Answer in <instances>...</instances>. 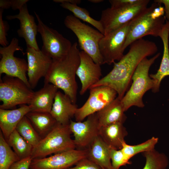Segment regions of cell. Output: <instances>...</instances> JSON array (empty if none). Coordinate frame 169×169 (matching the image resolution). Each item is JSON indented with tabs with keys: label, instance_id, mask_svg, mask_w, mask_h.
I'll list each match as a JSON object with an SVG mask.
<instances>
[{
	"label": "cell",
	"instance_id": "obj_30",
	"mask_svg": "<svg viewBox=\"0 0 169 169\" xmlns=\"http://www.w3.org/2000/svg\"><path fill=\"white\" fill-rule=\"evenodd\" d=\"M146 158V163L142 169H166L169 161L164 153L160 152L155 149L142 153Z\"/></svg>",
	"mask_w": 169,
	"mask_h": 169
},
{
	"label": "cell",
	"instance_id": "obj_12",
	"mask_svg": "<svg viewBox=\"0 0 169 169\" xmlns=\"http://www.w3.org/2000/svg\"><path fill=\"white\" fill-rule=\"evenodd\" d=\"M89 90L87 100L77 110L74 115L76 121H82L89 115L100 111L114 100L117 95L114 89L107 86H97Z\"/></svg>",
	"mask_w": 169,
	"mask_h": 169
},
{
	"label": "cell",
	"instance_id": "obj_18",
	"mask_svg": "<svg viewBox=\"0 0 169 169\" xmlns=\"http://www.w3.org/2000/svg\"><path fill=\"white\" fill-rule=\"evenodd\" d=\"M78 108L67 95L58 91L50 113L57 123L69 125L71 118L74 116Z\"/></svg>",
	"mask_w": 169,
	"mask_h": 169
},
{
	"label": "cell",
	"instance_id": "obj_14",
	"mask_svg": "<svg viewBox=\"0 0 169 169\" xmlns=\"http://www.w3.org/2000/svg\"><path fill=\"white\" fill-rule=\"evenodd\" d=\"M69 126L74 137L73 140L77 149L87 150L99 136L100 127L96 113L88 116L83 122L71 120Z\"/></svg>",
	"mask_w": 169,
	"mask_h": 169
},
{
	"label": "cell",
	"instance_id": "obj_15",
	"mask_svg": "<svg viewBox=\"0 0 169 169\" xmlns=\"http://www.w3.org/2000/svg\"><path fill=\"white\" fill-rule=\"evenodd\" d=\"M28 80L31 88H34L39 79L45 77L53 62L52 59L41 50L27 47Z\"/></svg>",
	"mask_w": 169,
	"mask_h": 169
},
{
	"label": "cell",
	"instance_id": "obj_20",
	"mask_svg": "<svg viewBox=\"0 0 169 169\" xmlns=\"http://www.w3.org/2000/svg\"><path fill=\"white\" fill-rule=\"evenodd\" d=\"M58 88L51 84H44L43 88L34 92L28 105L31 111L50 113Z\"/></svg>",
	"mask_w": 169,
	"mask_h": 169
},
{
	"label": "cell",
	"instance_id": "obj_23",
	"mask_svg": "<svg viewBox=\"0 0 169 169\" xmlns=\"http://www.w3.org/2000/svg\"><path fill=\"white\" fill-rule=\"evenodd\" d=\"M111 148L99 136L87 149V158L103 169H113L110 156Z\"/></svg>",
	"mask_w": 169,
	"mask_h": 169
},
{
	"label": "cell",
	"instance_id": "obj_2",
	"mask_svg": "<svg viewBox=\"0 0 169 169\" xmlns=\"http://www.w3.org/2000/svg\"><path fill=\"white\" fill-rule=\"evenodd\" d=\"M79 52L77 43L75 42L67 55L53 60L44 78V84H52L62 90L74 104L77 100L78 86L75 75L80 63Z\"/></svg>",
	"mask_w": 169,
	"mask_h": 169
},
{
	"label": "cell",
	"instance_id": "obj_3",
	"mask_svg": "<svg viewBox=\"0 0 169 169\" xmlns=\"http://www.w3.org/2000/svg\"><path fill=\"white\" fill-rule=\"evenodd\" d=\"M160 55L159 53L150 59L145 58L138 65L132 78V84L121 100L125 112L132 106L140 108L144 106L142 100L143 95L153 86V81L149 75V71Z\"/></svg>",
	"mask_w": 169,
	"mask_h": 169
},
{
	"label": "cell",
	"instance_id": "obj_4",
	"mask_svg": "<svg viewBox=\"0 0 169 169\" xmlns=\"http://www.w3.org/2000/svg\"><path fill=\"white\" fill-rule=\"evenodd\" d=\"M69 125L57 123L52 131L33 149L32 159H41L48 156L76 149Z\"/></svg>",
	"mask_w": 169,
	"mask_h": 169
},
{
	"label": "cell",
	"instance_id": "obj_9",
	"mask_svg": "<svg viewBox=\"0 0 169 169\" xmlns=\"http://www.w3.org/2000/svg\"><path fill=\"white\" fill-rule=\"evenodd\" d=\"M18 39L13 38L9 45L0 47L1 58L0 61V76L3 74L19 78L30 87L26 76L28 69V63L23 59L14 56L15 52L20 51L23 54V48L19 45Z\"/></svg>",
	"mask_w": 169,
	"mask_h": 169
},
{
	"label": "cell",
	"instance_id": "obj_8",
	"mask_svg": "<svg viewBox=\"0 0 169 169\" xmlns=\"http://www.w3.org/2000/svg\"><path fill=\"white\" fill-rule=\"evenodd\" d=\"M150 2L140 0L134 5L110 7L103 10L100 21L104 29V35L132 20L147 8Z\"/></svg>",
	"mask_w": 169,
	"mask_h": 169
},
{
	"label": "cell",
	"instance_id": "obj_37",
	"mask_svg": "<svg viewBox=\"0 0 169 169\" xmlns=\"http://www.w3.org/2000/svg\"><path fill=\"white\" fill-rule=\"evenodd\" d=\"M140 0H110L111 7L122 5H130L135 4Z\"/></svg>",
	"mask_w": 169,
	"mask_h": 169
},
{
	"label": "cell",
	"instance_id": "obj_1",
	"mask_svg": "<svg viewBox=\"0 0 169 169\" xmlns=\"http://www.w3.org/2000/svg\"><path fill=\"white\" fill-rule=\"evenodd\" d=\"M157 51V45L152 41L142 38L134 41L130 45L128 53L118 62L114 63L112 70L90 88L102 86L110 87L116 91L117 97L121 100L139 64Z\"/></svg>",
	"mask_w": 169,
	"mask_h": 169
},
{
	"label": "cell",
	"instance_id": "obj_26",
	"mask_svg": "<svg viewBox=\"0 0 169 169\" xmlns=\"http://www.w3.org/2000/svg\"><path fill=\"white\" fill-rule=\"evenodd\" d=\"M20 160L31 157L33 147L22 137L15 129L6 140Z\"/></svg>",
	"mask_w": 169,
	"mask_h": 169
},
{
	"label": "cell",
	"instance_id": "obj_24",
	"mask_svg": "<svg viewBox=\"0 0 169 169\" xmlns=\"http://www.w3.org/2000/svg\"><path fill=\"white\" fill-rule=\"evenodd\" d=\"M121 100L117 97L96 113L100 127L116 122L123 123L127 118Z\"/></svg>",
	"mask_w": 169,
	"mask_h": 169
},
{
	"label": "cell",
	"instance_id": "obj_22",
	"mask_svg": "<svg viewBox=\"0 0 169 169\" xmlns=\"http://www.w3.org/2000/svg\"><path fill=\"white\" fill-rule=\"evenodd\" d=\"M123 123L116 122L100 127L99 136L112 148L121 149L128 132Z\"/></svg>",
	"mask_w": 169,
	"mask_h": 169
},
{
	"label": "cell",
	"instance_id": "obj_34",
	"mask_svg": "<svg viewBox=\"0 0 169 169\" xmlns=\"http://www.w3.org/2000/svg\"><path fill=\"white\" fill-rule=\"evenodd\" d=\"M29 1L28 0H0V8L3 10L11 8L14 10H19Z\"/></svg>",
	"mask_w": 169,
	"mask_h": 169
},
{
	"label": "cell",
	"instance_id": "obj_32",
	"mask_svg": "<svg viewBox=\"0 0 169 169\" xmlns=\"http://www.w3.org/2000/svg\"><path fill=\"white\" fill-rule=\"evenodd\" d=\"M110 156L113 169H120L122 166L131 163L121 149L117 150L111 148Z\"/></svg>",
	"mask_w": 169,
	"mask_h": 169
},
{
	"label": "cell",
	"instance_id": "obj_40",
	"mask_svg": "<svg viewBox=\"0 0 169 169\" xmlns=\"http://www.w3.org/2000/svg\"><path fill=\"white\" fill-rule=\"evenodd\" d=\"M88 1L93 3H99L104 1L103 0H89Z\"/></svg>",
	"mask_w": 169,
	"mask_h": 169
},
{
	"label": "cell",
	"instance_id": "obj_29",
	"mask_svg": "<svg viewBox=\"0 0 169 169\" xmlns=\"http://www.w3.org/2000/svg\"><path fill=\"white\" fill-rule=\"evenodd\" d=\"M20 160L0 130V169H9L13 163Z\"/></svg>",
	"mask_w": 169,
	"mask_h": 169
},
{
	"label": "cell",
	"instance_id": "obj_31",
	"mask_svg": "<svg viewBox=\"0 0 169 169\" xmlns=\"http://www.w3.org/2000/svg\"><path fill=\"white\" fill-rule=\"evenodd\" d=\"M158 141V137L153 136L146 141L137 145H129L125 142L123 144L121 150L125 156L130 160L139 153L154 149Z\"/></svg>",
	"mask_w": 169,
	"mask_h": 169
},
{
	"label": "cell",
	"instance_id": "obj_36",
	"mask_svg": "<svg viewBox=\"0 0 169 169\" xmlns=\"http://www.w3.org/2000/svg\"><path fill=\"white\" fill-rule=\"evenodd\" d=\"M32 160L31 157L20 160L13 163L9 169H29Z\"/></svg>",
	"mask_w": 169,
	"mask_h": 169
},
{
	"label": "cell",
	"instance_id": "obj_35",
	"mask_svg": "<svg viewBox=\"0 0 169 169\" xmlns=\"http://www.w3.org/2000/svg\"><path fill=\"white\" fill-rule=\"evenodd\" d=\"M68 169H103L88 158L81 159L73 167Z\"/></svg>",
	"mask_w": 169,
	"mask_h": 169
},
{
	"label": "cell",
	"instance_id": "obj_6",
	"mask_svg": "<svg viewBox=\"0 0 169 169\" xmlns=\"http://www.w3.org/2000/svg\"><path fill=\"white\" fill-rule=\"evenodd\" d=\"M156 3H154L130 21L129 29L123 46L126 48L134 41L148 35L159 37L165 24V16L157 18L152 11Z\"/></svg>",
	"mask_w": 169,
	"mask_h": 169
},
{
	"label": "cell",
	"instance_id": "obj_33",
	"mask_svg": "<svg viewBox=\"0 0 169 169\" xmlns=\"http://www.w3.org/2000/svg\"><path fill=\"white\" fill-rule=\"evenodd\" d=\"M3 10L0 9V44L3 47L8 45L7 40V32L9 29V26L8 23L3 19Z\"/></svg>",
	"mask_w": 169,
	"mask_h": 169
},
{
	"label": "cell",
	"instance_id": "obj_38",
	"mask_svg": "<svg viewBox=\"0 0 169 169\" xmlns=\"http://www.w3.org/2000/svg\"><path fill=\"white\" fill-rule=\"evenodd\" d=\"M154 2L160 4L162 3L164 5L165 16L167 21L169 22V0H155Z\"/></svg>",
	"mask_w": 169,
	"mask_h": 169
},
{
	"label": "cell",
	"instance_id": "obj_10",
	"mask_svg": "<svg viewBox=\"0 0 169 169\" xmlns=\"http://www.w3.org/2000/svg\"><path fill=\"white\" fill-rule=\"evenodd\" d=\"M38 21V32L41 36L43 45L41 50L53 60L60 59L67 55L72 44L57 30L45 24L35 12Z\"/></svg>",
	"mask_w": 169,
	"mask_h": 169
},
{
	"label": "cell",
	"instance_id": "obj_16",
	"mask_svg": "<svg viewBox=\"0 0 169 169\" xmlns=\"http://www.w3.org/2000/svg\"><path fill=\"white\" fill-rule=\"evenodd\" d=\"M79 56L80 63L76 75L81 81L80 94L82 95L100 80L102 71L100 65L96 63L84 51H80Z\"/></svg>",
	"mask_w": 169,
	"mask_h": 169
},
{
	"label": "cell",
	"instance_id": "obj_39",
	"mask_svg": "<svg viewBox=\"0 0 169 169\" xmlns=\"http://www.w3.org/2000/svg\"><path fill=\"white\" fill-rule=\"evenodd\" d=\"M53 1L56 3H66L78 5L81 3V1L80 0H54Z\"/></svg>",
	"mask_w": 169,
	"mask_h": 169
},
{
	"label": "cell",
	"instance_id": "obj_25",
	"mask_svg": "<svg viewBox=\"0 0 169 169\" xmlns=\"http://www.w3.org/2000/svg\"><path fill=\"white\" fill-rule=\"evenodd\" d=\"M26 116L42 139L52 131L57 123L50 113L30 111Z\"/></svg>",
	"mask_w": 169,
	"mask_h": 169
},
{
	"label": "cell",
	"instance_id": "obj_27",
	"mask_svg": "<svg viewBox=\"0 0 169 169\" xmlns=\"http://www.w3.org/2000/svg\"><path fill=\"white\" fill-rule=\"evenodd\" d=\"M60 5L63 8L72 12L74 16L76 18L81 19L94 26L104 35V29L100 21V20H97L92 18L87 10L77 5L66 3H60Z\"/></svg>",
	"mask_w": 169,
	"mask_h": 169
},
{
	"label": "cell",
	"instance_id": "obj_7",
	"mask_svg": "<svg viewBox=\"0 0 169 169\" xmlns=\"http://www.w3.org/2000/svg\"><path fill=\"white\" fill-rule=\"evenodd\" d=\"M34 91L23 81L5 75L0 81V109H9L17 105H29Z\"/></svg>",
	"mask_w": 169,
	"mask_h": 169
},
{
	"label": "cell",
	"instance_id": "obj_19",
	"mask_svg": "<svg viewBox=\"0 0 169 169\" xmlns=\"http://www.w3.org/2000/svg\"><path fill=\"white\" fill-rule=\"evenodd\" d=\"M31 111L29 105H26L12 110L0 109V131L6 140L22 119Z\"/></svg>",
	"mask_w": 169,
	"mask_h": 169
},
{
	"label": "cell",
	"instance_id": "obj_28",
	"mask_svg": "<svg viewBox=\"0 0 169 169\" xmlns=\"http://www.w3.org/2000/svg\"><path fill=\"white\" fill-rule=\"evenodd\" d=\"M16 130L34 148L42 139L26 115L19 123Z\"/></svg>",
	"mask_w": 169,
	"mask_h": 169
},
{
	"label": "cell",
	"instance_id": "obj_21",
	"mask_svg": "<svg viewBox=\"0 0 169 169\" xmlns=\"http://www.w3.org/2000/svg\"><path fill=\"white\" fill-rule=\"evenodd\" d=\"M163 45V55L159 68L155 74L149 75L153 80V86L152 90L156 93L159 91L161 81L167 76L169 75V22L166 21L159 36Z\"/></svg>",
	"mask_w": 169,
	"mask_h": 169
},
{
	"label": "cell",
	"instance_id": "obj_13",
	"mask_svg": "<svg viewBox=\"0 0 169 169\" xmlns=\"http://www.w3.org/2000/svg\"><path fill=\"white\" fill-rule=\"evenodd\" d=\"M87 157V150L72 149L48 157L32 159L29 169H68Z\"/></svg>",
	"mask_w": 169,
	"mask_h": 169
},
{
	"label": "cell",
	"instance_id": "obj_17",
	"mask_svg": "<svg viewBox=\"0 0 169 169\" xmlns=\"http://www.w3.org/2000/svg\"><path fill=\"white\" fill-rule=\"evenodd\" d=\"M6 18L8 20L17 19L20 22V28L17 33L20 37L23 38L27 47L39 50L36 40L38 32V25L36 24L34 17L28 12L27 4L19 10V13L14 15H8Z\"/></svg>",
	"mask_w": 169,
	"mask_h": 169
},
{
	"label": "cell",
	"instance_id": "obj_11",
	"mask_svg": "<svg viewBox=\"0 0 169 169\" xmlns=\"http://www.w3.org/2000/svg\"><path fill=\"white\" fill-rule=\"evenodd\" d=\"M130 21L104 35L99 43V50L104 64H111L124 55L123 49Z\"/></svg>",
	"mask_w": 169,
	"mask_h": 169
},
{
	"label": "cell",
	"instance_id": "obj_5",
	"mask_svg": "<svg viewBox=\"0 0 169 169\" xmlns=\"http://www.w3.org/2000/svg\"><path fill=\"white\" fill-rule=\"evenodd\" d=\"M64 23L77 37L80 49L96 63L100 65L104 64L99 50V42L104 35L98 30L82 23L73 15L67 16Z\"/></svg>",
	"mask_w": 169,
	"mask_h": 169
}]
</instances>
